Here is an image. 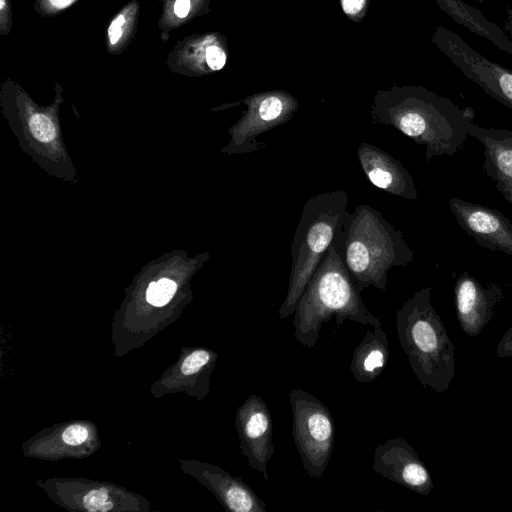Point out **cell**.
Segmentation results:
<instances>
[{
  "mask_svg": "<svg viewBox=\"0 0 512 512\" xmlns=\"http://www.w3.org/2000/svg\"><path fill=\"white\" fill-rule=\"evenodd\" d=\"M468 135L482 144V169L494 183L496 190L512 205V131L485 128L473 122L468 129Z\"/></svg>",
  "mask_w": 512,
  "mask_h": 512,
  "instance_id": "obj_14",
  "label": "cell"
},
{
  "mask_svg": "<svg viewBox=\"0 0 512 512\" xmlns=\"http://www.w3.org/2000/svg\"><path fill=\"white\" fill-rule=\"evenodd\" d=\"M112 508H113V503L107 500L106 502H104L101 505L99 511L100 512H108V511L112 510Z\"/></svg>",
  "mask_w": 512,
  "mask_h": 512,
  "instance_id": "obj_28",
  "label": "cell"
},
{
  "mask_svg": "<svg viewBox=\"0 0 512 512\" xmlns=\"http://www.w3.org/2000/svg\"><path fill=\"white\" fill-rule=\"evenodd\" d=\"M396 332L416 378L443 393L455 376V346L431 303V288L410 297L396 313Z\"/></svg>",
  "mask_w": 512,
  "mask_h": 512,
  "instance_id": "obj_4",
  "label": "cell"
},
{
  "mask_svg": "<svg viewBox=\"0 0 512 512\" xmlns=\"http://www.w3.org/2000/svg\"><path fill=\"white\" fill-rule=\"evenodd\" d=\"M33 136L44 143L51 142L56 136V128L52 120L40 113L34 114L29 121Z\"/></svg>",
  "mask_w": 512,
  "mask_h": 512,
  "instance_id": "obj_18",
  "label": "cell"
},
{
  "mask_svg": "<svg viewBox=\"0 0 512 512\" xmlns=\"http://www.w3.org/2000/svg\"><path fill=\"white\" fill-rule=\"evenodd\" d=\"M292 435L302 466L311 478H320L332 456L335 425L327 406L309 392H289Z\"/></svg>",
  "mask_w": 512,
  "mask_h": 512,
  "instance_id": "obj_6",
  "label": "cell"
},
{
  "mask_svg": "<svg viewBox=\"0 0 512 512\" xmlns=\"http://www.w3.org/2000/svg\"><path fill=\"white\" fill-rule=\"evenodd\" d=\"M236 427L240 450L247 457L248 465L269 481L267 466L275 452L273 423L269 408L261 397L252 394L237 409Z\"/></svg>",
  "mask_w": 512,
  "mask_h": 512,
  "instance_id": "obj_9",
  "label": "cell"
},
{
  "mask_svg": "<svg viewBox=\"0 0 512 512\" xmlns=\"http://www.w3.org/2000/svg\"><path fill=\"white\" fill-rule=\"evenodd\" d=\"M366 0H341L344 12L349 16L359 14L365 7Z\"/></svg>",
  "mask_w": 512,
  "mask_h": 512,
  "instance_id": "obj_25",
  "label": "cell"
},
{
  "mask_svg": "<svg viewBox=\"0 0 512 512\" xmlns=\"http://www.w3.org/2000/svg\"><path fill=\"white\" fill-rule=\"evenodd\" d=\"M205 59L207 65L214 71L220 70L226 63V54L222 48L212 45L206 49Z\"/></svg>",
  "mask_w": 512,
  "mask_h": 512,
  "instance_id": "obj_22",
  "label": "cell"
},
{
  "mask_svg": "<svg viewBox=\"0 0 512 512\" xmlns=\"http://www.w3.org/2000/svg\"><path fill=\"white\" fill-rule=\"evenodd\" d=\"M176 283L170 279L162 278L152 282L146 291V300L156 307L166 305L176 292Z\"/></svg>",
  "mask_w": 512,
  "mask_h": 512,
  "instance_id": "obj_17",
  "label": "cell"
},
{
  "mask_svg": "<svg viewBox=\"0 0 512 512\" xmlns=\"http://www.w3.org/2000/svg\"><path fill=\"white\" fill-rule=\"evenodd\" d=\"M475 1L480 2V3H483V1H484V0H475Z\"/></svg>",
  "mask_w": 512,
  "mask_h": 512,
  "instance_id": "obj_29",
  "label": "cell"
},
{
  "mask_svg": "<svg viewBox=\"0 0 512 512\" xmlns=\"http://www.w3.org/2000/svg\"><path fill=\"white\" fill-rule=\"evenodd\" d=\"M349 213V196L345 190L318 193L305 202L291 241V271L278 310L279 319L284 320L295 312L329 247L340 237Z\"/></svg>",
  "mask_w": 512,
  "mask_h": 512,
  "instance_id": "obj_5",
  "label": "cell"
},
{
  "mask_svg": "<svg viewBox=\"0 0 512 512\" xmlns=\"http://www.w3.org/2000/svg\"><path fill=\"white\" fill-rule=\"evenodd\" d=\"M190 7V0H176L174 4V12L178 17L184 18L188 15Z\"/></svg>",
  "mask_w": 512,
  "mask_h": 512,
  "instance_id": "obj_26",
  "label": "cell"
},
{
  "mask_svg": "<svg viewBox=\"0 0 512 512\" xmlns=\"http://www.w3.org/2000/svg\"><path fill=\"white\" fill-rule=\"evenodd\" d=\"M247 110L231 128L230 153L251 154L265 147L257 137L288 122L298 110L295 98L286 92L257 94L245 100Z\"/></svg>",
  "mask_w": 512,
  "mask_h": 512,
  "instance_id": "obj_8",
  "label": "cell"
},
{
  "mask_svg": "<svg viewBox=\"0 0 512 512\" xmlns=\"http://www.w3.org/2000/svg\"><path fill=\"white\" fill-rule=\"evenodd\" d=\"M294 337L302 345L313 348L324 322L333 317L338 326L345 320L382 327L361 298L340 254L339 238L313 274L294 312Z\"/></svg>",
  "mask_w": 512,
  "mask_h": 512,
  "instance_id": "obj_2",
  "label": "cell"
},
{
  "mask_svg": "<svg viewBox=\"0 0 512 512\" xmlns=\"http://www.w3.org/2000/svg\"><path fill=\"white\" fill-rule=\"evenodd\" d=\"M449 17L470 32L489 40L501 51L512 56V40L495 23L489 21L480 10L464 0H434Z\"/></svg>",
  "mask_w": 512,
  "mask_h": 512,
  "instance_id": "obj_16",
  "label": "cell"
},
{
  "mask_svg": "<svg viewBox=\"0 0 512 512\" xmlns=\"http://www.w3.org/2000/svg\"><path fill=\"white\" fill-rule=\"evenodd\" d=\"M211 360V354L206 350H197L188 355L183 361L181 371L184 375H192L200 371L201 368L208 365Z\"/></svg>",
  "mask_w": 512,
  "mask_h": 512,
  "instance_id": "obj_19",
  "label": "cell"
},
{
  "mask_svg": "<svg viewBox=\"0 0 512 512\" xmlns=\"http://www.w3.org/2000/svg\"><path fill=\"white\" fill-rule=\"evenodd\" d=\"M502 298V289L496 282L483 285L468 272L462 273L455 282L454 301L463 332L470 337L478 336L492 320Z\"/></svg>",
  "mask_w": 512,
  "mask_h": 512,
  "instance_id": "obj_12",
  "label": "cell"
},
{
  "mask_svg": "<svg viewBox=\"0 0 512 512\" xmlns=\"http://www.w3.org/2000/svg\"><path fill=\"white\" fill-rule=\"evenodd\" d=\"M432 42L469 80L512 109V70L491 61L455 32L437 26Z\"/></svg>",
  "mask_w": 512,
  "mask_h": 512,
  "instance_id": "obj_7",
  "label": "cell"
},
{
  "mask_svg": "<svg viewBox=\"0 0 512 512\" xmlns=\"http://www.w3.org/2000/svg\"><path fill=\"white\" fill-rule=\"evenodd\" d=\"M339 242L341 257L360 292L370 286L386 291L389 271L415 258L402 231L366 203L348 214Z\"/></svg>",
  "mask_w": 512,
  "mask_h": 512,
  "instance_id": "obj_3",
  "label": "cell"
},
{
  "mask_svg": "<svg viewBox=\"0 0 512 512\" xmlns=\"http://www.w3.org/2000/svg\"><path fill=\"white\" fill-rule=\"evenodd\" d=\"M125 23L123 15L119 14L115 19L112 20L108 28V38L112 45L116 44L122 36V27Z\"/></svg>",
  "mask_w": 512,
  "mask_h": 512,
  "instance_id": "obj_24",
  "label": "cell"
},
{
  "mask_svg": "<svg viewBox=\"0 0 512 512\" xmlns=\"http://www.w3.org/2000/svg\"><path fill=\"white\" fill-rule=\"evenodd\" d=\"M389 342L382 327L368 330L355 348L350 371L360 383H370L380 376L389 359Z\"/></svg>",
  "mask_w": 512,
  "mask_h": 512,
  "instance_id": "obj_15",
  "label": "cell"
},
{
  "mask_svg": "<svg viewBox=\"0 0 512 512\" xmlns=\"http://www.w3.org/2000/svg\"><path fill=\"white\" fill-rule=\"evenodd\" d=\"M496 355L499 358L512 356V327L509 328L500 339L496 348Z\"/></svg>",
  "mask_w": 512,
  "mask_h": 512,
  "instance_id": "obj_23",
  "label": "cell"
},
{
  "mask_svg": "<svg viewBox=\"0 0 512 512\" xmlns=\"http://www.w3.org/2000/svg\"><path fill=\"white\" fill-rule=\"evenodd\" d=\"M87 438L88 430L80 424L68 426L62 434L63 441L71 446L80 445L85 442Z\"/></svg>",
  "mask_w": 512,
  "mask_h": 512,
  "instance_id": "obj_20",
  "label": "cell"
},
{
  "mask_svg": "<svg viewBox=\"0 0 512 512\" xmlns=\"http://www.w3.org/2000/svg\"><path fill=\"white\" fill-rule=\"evenodd\" d=\"M474 116L472 108L461 109L451 99L422 86L379 91L371 109L374 124L392 126L423 145L427 162L460 150Z\"/></svg>",
  "mask_w": 512,
  "mask_h": 512,
  "instance_id": "obj_1",
  "label": "cell"
},
{
  "mask_svg": "<svg viewBox=\"0 0 512 512\" xmlns=\"http://www.w3.org/2000/svg\"><path fill=\"white\" fill-rule=\"evenodd\" d=\"M372 468L378 475L417 494L428 496L433 489L426 465L404 438H390L379 444L374 451Z\"/></svg>",
  "mask_w": 512,
  "mask_h": 512,
  "instance_id": "obj_10",
  "label": "cell"
},
{
  "mask_svg": "<svg viewBox=\"0 0 512 512\" xmlns=\"http://www.w3.org/2000/svg\"><path fill=\"white\" fill-rule=\"evenodd\" d=\"M108 500V490L102 487L98 490H91L83 498V504L89 512L100 510L101 505Z\"/></svg>",
  "mask_w": 512,
  "mask_h": 512,
  "instance_id": "obj_21",
  "label": "cell"
},
{
  "mask_svg": "<svg viewBox=\"0 0 512 512\" xmlns=\"http://www.w3.org/2000/svg\"><path fill=\"white\" fill-rule=\"evenodd\" d=\"M457 223L476 243L512 256V222L500 211L458 197L448 201Z\"/></svg>",
  "mask_w": 512,
  "mask_h": 512,
  "instance_id": "obj_11",
  "label": "cell"
},
{
  "mask_svg": "<svg viewBox=\"0 0 512 512\" xmlns=\"http://www.w3.org/2000/svg\"><path fill=\"white\" fill-rule=\"evenodd\" d=\"M50 5L57 8L62 9L69 6L74 0H48Z\"/></svg>",
  "mask_w": 512,
  "mask_h": 512,
  "instance_id": "obj_27",
  "label": "cell"
},
{
  "mask_svg": "<svg viewBox=\"0 0 512 512\" xmlns=\"http://www.w3.org/2000/svg\"><path fill=\"white\" fill-rule=\"evenodd\" d=\"M356 155L364 174L375 187L407 200L418 198L412 175L398 159L367 142L359 144Z\"/></svg>",
  "mask_w": 512,
  "mask_h": 512,
  "instance_id": "obj_13",
  "label": "cell"
}]
</instances>
